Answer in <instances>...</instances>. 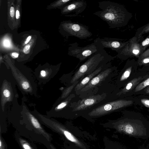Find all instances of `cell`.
Masks as SVG:
<instances>
[{
    "mask_svg": "<svg viewBox=\"0 0 149 149\" xmlns=\"http://www.w3.org/2000/svg\"><path fill=\"white\" fill-rule=\"evenodd\" d=\"M118 67L112 66L100 72L94 77L81 91L79 99L103 93L115 92L116 87L113 80L118 72Z\"/></svg>",
    "mask_w": 149,
    "mask_h": 149,
    "instance_id": "obj_1",
    "label": "cell"
},
{
    "mask_svg": "<svg viewBox=\"0 0 149 149\" xmlns=\"http://www.w3.org/2000/svg\"><path fill=\"white\" fill-rule=\"evenodd\" d=\"M98 7L101 10L93 14L106 22L110 28L114 29L126 26L132 17L123 5L109 1H100Z\"/></svg>",
    "mask_w": 149,
    "mask_h": 149,
    "instance_id": "obj_2",
    "label": "cell"
},
{
    "mask_svg": "<svg viewBox=\"0 0 149 149\" xmlns=\"http://www.w3.org/2000/svg\"><path fill=\"white\" fill-rule=\"evenodd\" d=\"M116 57L108 54L104 49L96 53L87 59L74 72L71 79V84L80 81L100 66L111 62Z\"/></svg>",
    "mask_w": 149,
    "mask_h": 149,
    "instance_id": "obj_3",
    "label": "cell"
},
{
    "mask_svg": "<svg viewBox=\"0 0 149 149\" xmlns=\"http://www.w3.org/2000/svg\"><path fill=\"white\" fill-rule=\"evenodd\" d=\"M112 94H98L75 100L71 103L72 112L78 116L82 115L87 111L103 103L112 101Z\"/></svg>",
    "mask_w": 149,
    "mask_h": 149,
    "instance_id": "obj_4",
    "label": "cell"
},
{
    "mask_svg": "<svg viewBox=\"0 0 149 149\" xmlns=\"http://www.w3.org/2000/svg\"><path fill=\"white\" fill-rule=\"evenodd\" d=\"M128 97L106 102L87 111L82 115L90 117H97L118 111L134 104V100Z\"/></svg>",
    "mask_w": 149,
    "mask_h": 149,
    "instance_id": "obj_5",
    "label": "cell"
},
{
    "mask_svg": "<svg viewBox=\"0 0 149 149\" xmlns=\"http://www.w3.org/2000/svg\"><path fill=\"white\" fill-rule=\"evenodd\" d=\"M70 45L69 55L79 59L80 63L86 61L95 54L104 49L98 38L93 42L84 47L79 46L76 42Z\"/></svg>",
    "mask_w": 149,
    "mask_h": 149,
    "instance_id": "obj_6",
    "label": "cell"
},
{
    "mask_svg": "<svg viewBox=\"0 0 149 149\" xmlns=\"http://www.w3.org/2000/svg\"><path fill=\"white\" fill-rule=\"evenodd\" d=\"M139 72L137 61L134 59L127 60L113 80L116 91L134 78Z\"/></svg>",
    "mask_w": 149,
    "mask_h": 149,
    "instance_id": "obj_7",
    "label": "cell"
},
{
    "mask_svg": "<svg viewBox=\"0 0 149 149\" xmlns=\"http://www.w3.org/2000/svg\"><path fill=\"white\" fill-rule=\"evenodd\" d=\"M149 77V72H139L134 78L116 92L113 97V100L133 95L134 91L137 85Z\"/></svg>",
    "mask_w": 149,
    "mask_h": 149,
    "instance_id": "obj_8",
    "label": "cell"
},
{
    "mask_svg": "<svg viewBox=\"0 0 149 149\" xmlns=\"http://www.w3.org/2000/svg\"><path fill=\"white\" fill-rule=\"evenodd\" d=\"M143 40L135 36L130 39L125 47L118 53L116 57L123 60L134 57L138 58L143 53L140 44Z\"/></svg>",
    "mask_w": 149,
    "mask_h": 149,
    "instance_id": "obj_9",
    "label": "cell"
},
{
    "mask_svg": "<svg viewBox=\"0 0 149 149\" xmlns=\"http://www.w3.org/2000/svg\"><path fill=\"white\" fill-rule=\"evenodd\" d=\"M63 26L68 36H74L83 39L89 38L92 35L88 27L80 23L68 21L64 23Z\"/></svg>",
    "mask_w": 149,
    "mask_h": 149,
    "instance_id": "obj_10",
    "label": "cell"
},
{
    "mask_svg": "<svg viewBox=\"0 0 149 149\" xmlns=\"http://www.w3.org/2000/svg\"><path fill=\"white\" fill-rule=\"evenodd\" d=\"M86 6V2L84 0H73L65 7L62 12L71 17H75L83 12Z\"/></svg>",
    "mask_w": 149,
    "mask_h": 149,
    "instance_id": "obj_11",
    "label": "cell"
},
{
    "mask_svg": "<svg viewBox=\"0 0 149 149\" xmlns=\"http://www.w3.org/2000/svg\"><path fill=\"white\" fill-rule=\"evenodd\" d=\"M98 38L101 43L103 47L109 48L115 51L117 53L122 50L126 45L128 41L125 42L122 39L104 37Z\"/></svg>",
    "mask_w": 149,
    "mask_h": 149,
    "instance_id": "obj_12",
    "label": "cell"
},
{
    "mask_svg": "<svg viewBox=\"0 0 149 149\" xmlns=\"http://www.w3.org/2000/svg\"><path fill=\"white\" fill-rule=\"evenodd\" d=\"M112 63L109 62L103 65L96 69L91 73L87 75L81 80L77 84L73 90V92L78 96L81 89L95 76L105 69L112 66Z\"/></svg>",
    "mask_w": 149,
    "mask_h": 149,
    "instance_id": "obj_13",
    "label": "cell"
},
{
    "mask_svg": "<svg viewBox=\"0 0 149 149\" xmlns=\"http://www.w3.org/2000/svg\"><path fill=\"white\" fill-rule=\"evenodd\" d=\"M138 70L140 72H149V56L137 60Z\"/></svg>",
    "mask_w": 149,
    "mask_h": 149,
    "instance_id": "obj_14",
    "label": "cell"
},
{
    "mask_svg": "<svg viewBox=\"0 0 149 149\" xmlns=\"http://www.w3.org/2000/svg\"><path fill=\"white\" fill-rule=\"evenodd\" d=\"M149 86V77L140 83L134 89L133 95H137L140 92Z\"/></svg>",
    "mask_w": 149,
    "mask_h": 149,
    "instance_id": "obj_15",
    "label": "cell"
},
{
    "mask_svg": "<svg viewBox=\"0 0 149 149\" xmlns=\"http://www.w3.org/2000/svg\"><path fill=\"white\" fill-rule=\"evenodd\" d=\"M149 33V23L137 29L135 36L140 39H143V36Z\"/></svg>",
    "mask_w": 149,
    "mask_h": 149,
    "instance_id": "obj_16",
    "label": "cell"
},
{
    "mask_svg": "<svg viewBox=\"0 0 149 149\" xmlns=\"http://www.w3.org/2000/svg\"><path fill=\"white\" fill-rule=\"evenodd\" d=\"M79 81H77L66 88L62 94V98H65L67 97L72 92L75 86Z\"/></svg>",
    "mask_w": 149,
    "mask_h": 149,
    "instance_id": "obj_17",
    "label": "cell"
},
{
    "mask_svg": "<svg viewBox=\"0 0 149 149\" xmlns=\"http://www.w3.org/2000/svg\"><path fill=\"white\" fill-rule=\"evenodd\" d=\"M29 116L31 122L34 127L37 129H41V125L37 120L31 114H29Z\"/></svg>",
    "mask_w": 149,
    "mask_h": 149,
    "instance_id": "obj_18",
    "label": "cell"
},
{
    "mask_svg": "<svg viewBox=\"0 0 149 149\" xmlns=\"http://www.w3.org/2000/svg\"><path fill=\"white\" fill-rule=\"evenodd\" d=\"M141 47L143 52L149 46V35L140 43Z\"/></svg>",
    "mask_w": 149,
    "mask_h": 149,
    "instance_id": "obj_19",
    "label": "cell"
},
{
    "mask_svg": "<svg viewBox=\"0 0 149 149\" xmlns=\"http://www.w3.org/2000/svg\"><path fill=\"white\" fill-rule=\"evenodd\" d=\"M64 134L67 139L70 141L75 143L77 142V139L69 132L67 131H64Z\"/></svg>",
    "mask_w": 149,
    "mask_h": 149,
    "instance_id": "obj_20",
    "label": "cell"
},
{
    "mask_svg": "<svg viewBox=\"0 0 149 149\" xmlns=\"http://www.w3.org/2000/svg\"><path fill=\"white\" fill-rule=\"evenodd\" d=\"M124 129L126 132L129 134L132 133L133 131V128L130 125H125L124 127Z\"/></svg>",
    "mask_w": 149,
    "mask_h": 149,
    "instance_id": "obj_21",
    "label": "cell"
},
{
    "mask_svg": "<svg viewBox=\"0 0 149 149\" xmlns=\"http://www.w3.org/2000/svg\"><path fill=\"white\" fill-rule=\"evenodd\" d=\"M149 56V48L145 50L138 58L137 60Z\"/></svg>",
    "mask_w": 149,
    "mask_h": 149,
    "instance_id": "obj_22",
    "label": "cell"
},
{
    "mask_svg": "<svg viewBox=\"0 0 149 149\" xmlns=\"http://www.w3.org/2000/svg\"><path fill=\"white\" fill-rule=\"evenodd\" d=\"M149 95V86L139 92L137 95Z\"/></svg>",
    "mask_w": 149,
    "mask_h": 149,
    "instance_id": "obj_23",
    "label": "cell"
},
{
    "mask_svg": "<svg viewBox=\"0 0 149 149\" xmlns=\"http://www.w3.org/2000/svg\"><path fill=\"white\" fill-rule=\"evenodd\" d=\"M141 101L142 103L146 107L149 108V99H142Z\"/></svg>",
    "mask_w": 149,
    "mask_h": 149,
    "instance_id": "obj_24",
    "label": "cell"
},
{
    "mask_svg": "<svg viewBox=\"0 0 149 149\" xmlns=\"http://www.w3.org/2000/svg\"><path fill=\"white\" fill-rule=\"evenodd\" d=\"M30 45L29 44L26 45L24 47L23 51L25 54L29 53L30 51Z\"/></svg>",
    "mask_w": 149,
    "mask_h": 149,
    "instance_id": "obj_25",
    "label": "cell"
},
{
    "mask_svg": "<svg viewBox=\"0 0 149 149\" xmlns=\"http://www.w3.org/2000/svg\"><path fill=\"white\" fill-rule=\"evenodd\" d=\"M3 96L6 97H9L10 95V91L8 89H5L3 90Z\"/></svg>",
    "mask_w": 149,
    "mask_h": 149,
    "instance_id": "obj_26",
    "label": "cell"
},
{
    "mask_svg": "<svg viewBox=\"0 0 149 149\" xmlns=\"http://www.w3.org/2000/svg\"><path fill=\"white\" fill-rule=\"evenodd\" d=\"M4 45L6 47H9L10 45V42L8 39H5L3 42Z\"/></svg>",
    "mask_w": 149,
    "mask_h": 149,
    "instance_id": "obj_27",
    "label": "cell"
},
{
    "mask_svg": "<svg viewBox=\"0 0 149 149\" xmlns=\"http://www.w3.org/2000/svg\"><path fill=\"white\" fill-rule=\"evenodd\" d=\"M10 15L11 17H13L15 15V10L14 7L11 6L10 10Z\"/></svg>",
    "mask_w": 149,
    "mask_h": 149,
    "instance_id": "obj_28",
    "label": "cell"
},
{
    "mask_svg": "<svg viewBox=\"0 0 149 149\" xmlns=\"http://www.w3.org/2000/svg\"><path fill=\"white\" fill-rule=\"evenodd\" d=\"M40 74L42 77H44L47 75V72L44 70H42L40 71Z\"/></svg>",
    "mask_w": 149,
    "mask_h": 149,
    "instance_id": "obj_29",
    "label": "cell"
},
{
    "mask_svg": "<svg viewBox=\"0 0 149 149\" xmlns=\"http://www.w3.org/2000/svg\"><path fill=\"white\" fill-rule=\"evenodd\" d=\"M22 146L24 149H31L30 147L27 144H23Z\"/></svg>",
    "mask_w": 149,
    "mask_h": 149,
    "instance_id": "obj_30",
    "label": "cell"
},
{
    "mask_svg": "<svg viewBox=\"0 0 149 149\" xmlns=\"http://www.w3.org/2000/svg\"><path fill=\"white\" fill-rule=\"evenodd\" d=\"M20 17V14L19 11L17 10L16 12V17L17 19H19Z\"/></svg>",
    "mask_w": 149,
    "mask_h": 149,
    "instance_id": "obj_31",
    "label": "cell"
},
{
    "mask_svg": "<svg viewBox=\"0 0 149 149\" xmlns=\"http://www.w3.org/2000/svg\"><path fill=\"white\" fill-rule=\"evenodd\" d=\"M12 55L15 58H17L19 54L16 52H13L12 53Z\"/></svg>",
    "mask_w": 149,
    "mask_h": 149,
    "instance_id": "obj_32",
    "label": "cell"
},
{
    "mask_svg": "<svg viewBox=\"0 0 149 149\" xmlns=\"http://www.w3.org/2000/svg\"><path fill=\"white\" fill-rule=\"evenodd\" d=\"M31 38V36H29L26 39V40L25 42V44H27L28 42L29 41Z\"/></svg>",
    "mask_w": 149,
    "mask_h": 149,
    "instance_id": "obj_33",
    "label": "cell"
}]
</instances>
